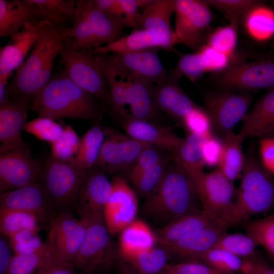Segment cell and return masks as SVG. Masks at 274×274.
<instances>
[{
  "instance_id": "10",
  "label": "cell",
  "mask_w": 274,
  "mask_h": 274,
  "mask_svg": "<svg viewBox=\"0 0 274 274\" xmlns=\"http://www.w3.org/2000/svg\"><path fill=\"white\" fill-rule=\"evenodd\" d=\"M195 185L202 210L230 227L234 225L233 182L218 167L211 172L204 173Z\"/></svg>"
},
{
  "instance_id": "14",
  "label": "cell",
  "mask_w": 274,
  "mask_h": 274,
  "mask_svg": "<svg viewBox=\"0 0 274 274\" xmlns=\"http://www.w3.org/2000/svg\"><path fill=\"white\" fill-rule=\"evenodd\" d=\"M104 128L105 139L95 165L107 174H113L132 165L142 152L151 146L126 133Z\"/></svg>"
},
{
  "instance_id": "9",
  "label": "cell",
  "mask_w": 274,
  "mask_h": 274,
  "mask_svg": "<svg viewBox=\"0 0 274 274\" xmlns=\"http://www.w3.org/2000/svg\"><path fill=\"white\" fill-rule=\"evenodd\" d=\"M81 218L87 222L86 234L71 263L82 274L108 272L116 264L118 249L109 232L104 217Z\"/></svg>"
},
{
  "instance_id": "56",
  "label": "cell",
  "mask_w": 274,
  "mask_h": 274,
  "mask_svg": "<svg viewBox=\"0 0 274 274\" xmlns=\"http://www.w3.org/2000/svg\"><path fill=\"white\" fill-rule=\"evenodd\" d=\"M242 274H274V268L256 254L243 260Z\"/></svg>"
},
{
  "instance_id": "12",
  "label": "cell",
  "mask_w": 274,
  "mask_h": 274,
  "mask_svg": "<svg viewBox=\"0 0 274 274\" xmlns=\"http://www.w3.org/2000/svg\"><path fill=\"white\" fill-rule=\"evenodd\" d=\"M45 243L54 258L72 263L79 251L86 234L87 222L76 218L72 212L56 214L51 221Z\"/></svg>"
},
{
  "instance_id": "24",
  "label": "cell",
  "mask_w": 274,
  "mask_h": 274,
  "mask_svg": "<svg viewBox=\"0 0 274 274\" xmlns=\"http://www.w3.org/2000/svg\"><path fill=\"white\" fill-rule=\"evenodd\" d=\"M123 127L129 136L170 153L179 146L183 139L178 136L170 126L129 116L124 119Z\"/></svg>"
},
{
  "instance_id": "39",
  "label": "cell",
  "mask_w": 274,
  "mask_h": 274,
  "mask_svg": "<svg viewBox=\"0 0 274 274\" xmlns=\"http://www.w3.org/2000/svg\"><path fill=\"white\" fill-rule=\"evenodd\" d=\"M54 259L46 245L42 250L30 254L13 256L7 274H35Z\"/></svg>"
},
{
  "instance_id": "36",
  "label": "cell",
  "mask_w": 274,
  "mask_h": 274,
  "mask_svg": "<svg viewBox=\"0 0 274 274\" xmlns=\"http://www.w3.org/2000/svg\"><path fill=\"white\" fill-rule=\"evenodd\" d=\"M40 224L33 214L17 210L0 209V230L1 234L9 237L26 229L39 232Z\"/></svg>"
},
{
  "instance_id": "26",
  "label": "cell",
  "mask_w": 274,
  "mask_h": 274,
  "mask_svg": "<svg viewBox=\"0 0 274 274\" xmlns=\"http://www.w3.org/2000/svg\"><path fill=\"white\" fill-rule=\"evenodd\" d=\"M274 131V87L270 88L245 115L238 134L247 138L267 137Z\"/></svg>"
},
{
  "instance_id": "49",
  "label": "cell",
  "mask_w": 274,
  "mask_h": 274,
  "mask_svg": "<svg viewBox=\"0 0 274 274\" xmlns=\"http://www.w3.org/2000/svg\"><path fill=\"white\" fill-rule=\"evenodd\" d=\"M168 152L153 146L144 149L131 165L129 173L131 182L169 155L170 153H167Z\"/></svg>"
},
{
  "instance_id": "34",
  "label": "cell",
  "mask_w": 274,
  "mask_h": 274,
  "mask_svg": "<svg viewBox=\"0 0 274 274\" xmlns=\"http://www.w3.org/2000/svg\"><path fill=\"white\" fill-rule=\"evenodd\" d=\"M223 141V151L218 168L231 182L242 172L245 156L242 145L244 139L233 130L226 133Z\"/></svg>"
},
{
  "instance_id": "35",
  "label": "cell",
  "mask_w": 274,
  "mask_h": 274,
  "mask_svg": "<svg viewBox=\"0 0 274 274\" xmlns=\"http://www.w3.org/2000/svg\"><path fill=\"white\" fill-rule=\"evenodd\" d=\"M105 136L104 128L95 125L81 138L79 150L73 160L80 169L86 170L95 165Z\"/></svg>"
},
{
  "instance_id": "61",
  "label": "cell",
  "mask_w": 274,
  "mask_h": 274,
  "mask_svg": "<svg viewBox=\"0 0 274 274\" xmlns=\"http://www.w3.org/2000/svg\"><path fill=\"white\" fill-rule=\"evenodd\" d=\"M8 79L0 78V105L9 102L11 97L8 92Z\"/></svg>"
},
{
  "instance_id": "40",
  "label": "cell",
  "mask_w": 274,
  "mask_h": 274,
  "mask_svg": "<svg viewBox=\"0 0 274 274\" xmlns=\"http://www.w3.org/2000/svg\"><path fill=\"white\" fill-rule=\"evenodd\" d=\"M245 228L246 233L253 238L257 245L263 247L274 259V214L262 218L249 220Z\"/></svg>"
},
{
  "instance_id": "3",
  "label": "cell",
  "mask_w": 274,
  "mask_h": 274,
  "mask_svg": "<svg viewBox=\"0 0 274 274\" xmlns=\"http://www.w3.org/2000/svg\"><path fill=\"white\" fill-rule=\"evenodd\" d=\"M199 203L194 182L172 159L158 187L145 198L142 210L149 219L165 226L199 211Z\"/></svg>"
},
{
  "instance_id": "54",
  "label": "cell",
  "mask_w": 274,
  "mask_h": 274,
  "mask_svg": "<svg viewBox=\"0 0 274 274\" xmlns=\"http://www.w3.org/2000/svg\"><path fill=\"white\" fill-rule=\"evenodd\" d=\"M154 0H119L123 10L126 27L138 28L136 18L139 9H145L151 5Z\"/></svg>"
},
{
  "instance_id": "11",
  "label": "cell",
  "mask_w": 274,
  "mask_h": 274,
  "mask_svg": "<svg viewBox=\"0 0 274 274\" xmlns=\"http://www.w3.org/2000/svg\"><path fill=\"white\" fill-rule=\"evenodd\" d=\"M207 1L173 0L175 32L178 44L196 52L204 44L207 30L212 19Z\"/></svg>"
},
{
  "instance_id": "13",
  "label": "cell",
  "mask_w": 274,
  "mask_h": 274,
  "mask_svg": "<svg viewBox=\"0 0 274 274\" xmlns=\"http://www.w3.org/2000/svg\"><path fill=\"white\" fill-rule=\"evenodd\" d=\"M158 49L106 54L107 64L118 75L156 84L168 75L158 54Z\"/></svg>"
},
{
  "instance_id": "46",
  "label": "cell",
  "mask_w": 274,
  "mask_h": 274,
  "mask_svg": "<svg viewBox=\"0 0 274 274\" xmlns=\"http://www.w3.org/2000/svg\"><path fill=\"white\" fill-rule=\"evenodd\" d=\"M210 6L213 7L228 19L230 24L238 26L247 13L259 4L254 0H207Z\"/></svg>"
},
{
  "instance_id": "47",
  "label": "cell",
  "mask_w": 274,
  "mask_h": 274,
  "mask_svg": "<svg viewBox=\"0 0 274 274\" xmlns=\"http://www.w3.org/2000/svg\"><path fill=\"white\" fill-rule=\"evenodd\" d=\"M24 130L38 140L51 144L61 136L63 127L51 119L38 117L27 122Z\"/></svg>"
},
{
  "instance_id": "4",
  "label": "cell",
  "mask_w": 274,
  "mask_h": 274,
  "mask_svg": "<svg viewBox=\"0 0 274 274\" xmlns=\"http://www.w3.org/2000/svg\"><path fill=\"white\" fill-rule=\"evenodd\" d=\"M173 13V0H154L138 16V28L111 44L91 51L109 54L147 49L174 50L178 42L170 25Z\"/></svg>"
},
{
  "instance_id": "16",
  "label": "cell",
  "mask_w": 274,
  "mask_h": 274,
  "mask_svg": "<svg viewBox=\"0 0 274 274\" xmlns=\"http://www.w3.org/2000/svg\"><path fill=\"white\" fill-rule=\"evenodd\" d=\"M252 96L230 92H208L204 95L206 111L213 126L223 136L247 114Z\"/></svg>"
},
{
  "instance_id": "42",
  "label": "cell",
  "mask_w": 274,
  "mask_h": 274,
  "mask_svg": "<svg viewBox=\"0 0 274 274\" xmlns=\"http://www.w3.org/2000/svg\"><path fill=\"white\" fill-rule=\"evenodd\" d=\"M172 159L170 154L132 181L136 194L145 199L150 195L160 184Z\"/></svg>"
},
{
  "instance_id": "53",
  "label": "cell",
  "mask_w": 274,
  "mask_h": 274,
  "mask_svg": "<svg viewBox=\"0 0 274 274\" xmlns=\"http://www.w3.org/2000/svg\"><path fill=\"white\" fill-rule=\"evenodd\" d=\"M163 270L170 274H228L199 261L167 263Z\"/></svg>"
},
{
  "instance_id": "29",
  "label": "cell",
  "mask_w": 274,
  "mask_h": 274,
  "mask_svg": "<svg viewBox=\"0 0 274 274\" xmlns=\"http://www.w3.org/2000/svg\"><path fill=\"white\" fill-rule=\"evenodd\" d=\"M32 0H0V36L11 37L35 18Z\"/></svg>"
},
{
  "instance_id": "51",
  "label": "cell",
  "mask_w": 274,
  "mask_h": 274,
  "mask_svg": "<svg viewBox=\"0 0 274 274\" xmlns=\"http://www.w3.org/2000/svg\"><path fill=\"white\" fill-rule=\"evenodd\" d=\"M182 123L189 133L207 137L212 135L210 117L206 110L198 106L184 117Z\"/></svg>"
},
{
  "instance_id": "2",
  "label": "cell",
  "mask_w": 274,
  "mask_h": 274,
  "mask_svg": "<svg viewBox=\"0 0 274 274\" xmlns=\"http://www.w3.org/2000/svg\"><path fill=\"white\" fill-rule=\"evenodd\" d=\"M63 43L62 29L47 22H39L35 44L9 84L8 92L12 98L31 102L52 76L54 60Z\"/></svg>"
},
{
  "instance_id": "5",
  "label": "cell",
  "mask_w": 274,
  "mask_h": 274,
  "mask_svg": "<svg viewBox=\"0 0 274 274\" xmlns=\"http://www.w3.org/2000/svg\"><path fill=\"white\" fill-rule=\"evenodd\" d=\"M235 194V225L274 208V179L252 147L245 156L241 182Z\"/></svg>"
},
{
  "instance_id": "8",
  "label": "cell",
  "mask_w": 274,
  "mask_h": 274,
  "mask_svg": "<svg viewBox=\"0 0 274 274\" xmlns=\"http://www.w3.org/2000/svg\"><path fill=\"white\" fill-rule=\"evenodd\" d=\"M86 170L50 156L42 167L39 181L56 215L77 208Z\"/></svg>"
},
{
  "instance_id": "17",
  "label": "cell",
  "mask_w": 274,
  "mask_h": 274,
  "mask_svg": "<svg viewBox=\"0 0 274 274\" xmlns=\"http://www.w3.org/2000/svg\"><path fill=\"white\" fill-rule=\"evenodd\" d=\"M111 182V193L104 208L103 217L112 236L135 219L138 202L136 193L124 179L115 176Z\"/></svg>"
},
{
  "instance_id": "7",
  "label": "cell",
  "mask_w": 274,
  "mask_h": 274,
  "mask_svg": "<svg viewBox=\"0 0 274 274\" xmlns=\"http://www.w3.org/2000/svg\"><path fill=\"white\" fill-rule=\"evenodd\" d=\"M124 26L105 14L95 0L76 1L72 26L67 28L75 47L93 50L111 44L124 37Z\"/></svg>"
},
{
  "instance_id": "58",
  "label": "cell",
  "mask_w": 274,
  "mask_h": 274,
  "mask_svg": "<svg viewBox=\"0 0 274 274\" xmlns=\"http://www.w3.org/2000/svg\"><path fill=\"white\" fill-rule=\"evenodd\" d=\"M97 7L107 16L121 23L125 27L124 18L119 0H95Z\"/></svg>"
},
{
  "instance_id": "44",
  "label": "cell",
  "mask_w": 274,
  "mask_h": 274,
  "mask_svg": "<svg viewBox=\"0 0 274 274\" xmlns=\"http://www.w3.org/2000/svg\"><path fill=\"white\" fill-rule=\"evenodd\" d=\"M198 261L228 274L241 271L243 264L241 258L224 250L215 248L206 252Z\"/></svg>"
},
{
  "instance_id": "63",
  "label": "cell",
  "mask_w": 274,
  "mask_h": 274,
  "mask_svg": "<svg viewBox=\"0 0 274 274\" xmlns=\"http://www.w3.org/2000/svg\"><path fill=\"white\" fill-rule=\"evenodd\" d=\"M157 274H170V273L166 272V271H165L164 270H162L161 271H160V272H159Z\"/></svg>"
},
{
  "instance_id": "43",
  "label": "cell",
  "mask_w": 274,
  "mask_h": 274,
  "mask_svg": "<svg viewBox=\"0 0 274 274\" xmlns=\"http://www.w3.org/2000/svg\"><path fill=\"white\" fill-rule=\"evenodd\" d=\"M80 140L74 128L65 125L61 136L50 144V157L60 161L73 160L79 150Z\"/></svg>"
},
{
  "instance_id": "6",
  "label": "cell",
  "mask_w": 274,
  "mask_h": 274,
  "mask_svg": "<svg viewBox=\"0 0 274 274\" xmlns=\"http://www.w3.org/2000/svg\"><path fill=\"white\" fill-rule=\"evenodd\" d=\"M67 29H62L63 43L59 54L63 70L78 86L111 108L106 79V54L77 49Z\"/></svg>"
},
{
  "instance_id": "37",
  "label": "cell",
  "mask_w": 274,
  "mask_h": 274,
  "mask_svg": "<svg viewBox=\"0 0 274 274\" xmlns=\"http://www.w3.org/2000/svg\"><path fill=\"white\" fill-rule=\"evenodd\" d=\"M247 32L256 40H263L274 34V14L258 4L243 19Z\"/></svg>"
},
{
  "instance_id": "23",
  "label": "cell",
  "mask_w": 274,
  "mask_h": 274,
  "mask_svg": "<svg viewBox=\"0 0 274 274\" xmlns=\"http://www.w3.org/2000/svg\"><path fill=\"white\" fill-rule=\"evenodd\" d=\"M39 22L35 18L28 22L0 49V78L8 79L25 59L37 40Z\"/></svg>"
},
{
  "instance_id": "1",
  "label": "cell",
  "mask_w": 274,
  "mask_h": 274,
  "mask_svg": "<svg viewBox=\"0 0 274 274\" xmlns=\"http://www.w3.org/2000/svg\"><path fill=\"white\" fill-rule=\"evenodd\" d=\"M98 100L80 88L63 70L52 75L34 96L31 109L39 117L95 120L100 116Z\"/></svg>"
},
{
  "instance_id": "15",
  "label": "cell",
  "mask_w": 274,
  "mask_h": 274,
  "mask_svg": "<svg viewBox=\"0 0 274 274\" xmlns=\"http://www.w3.org/2000/svg\"><path fill=\"white\" fill-rule=\"evenodd\" d=\"M42 167L32 157L26 144L1 153V193L38 181Z\"/></svg>"
},
{
  "instance_id": "22",
  "label": "cell",
  "mask_w": 274,
  "mask_h": 274,
  "mask_svg": "<svg viewBox=\"0 0 274 274\" xmlns=\"http://www.w3.org/2000/svg\"><path fill=\"white\" fill-rule=\"evenodd\" d=\"M180 79L171 72L164 80L153 86L152 96L158 111L182 122L184 117L197 105L180 87Z\"/></svg>"
},
{
  "instance_id": "60",
  "label": "cell",
  "mask_w": 274,
  "mask_h": 274,
  "mask_svg": "<svg viewBox=\"0 0 274 274\" xmlns=\"http://www.w3.org/2000/svg\"><path fill=\"white\" fill-rule=\"evenodd\" d=\"M10 244L1 234L0 237V274H7L13 256L11 255Z\"/></svg>"
},
{
  "instance_id": "21",
  "label": "cell",
  "mask_w": 274,
  "mask_h": 274,
  "mask_svg": "<svg viewBox=\"0 0 274 274\" xmlns=\"http://www.w3.org/2000/svg\"><path fill=\"white\" fill-rule=\"evenodd\" d=\"M31 101L11 98L0 105V153L25 145L22 131L26 123Z\"/></svg>"
},
{
  "instance_id": "48",
  "label": "cell",
  "mask_w": 274,
  "mask_h": 274,
  "mask_svg": "<svg viewBox=\"0 0 274 274\" xmlns=\"http://www.w3.org/2000/svg\"><path fill=\"white\" fill-rule=\"evenodd\" d=\"M38 231L26 229L9 237V243L15 255H27L39 252L46 247Z\"/></svg>"
},
{
  "instance_id": "41",
  "label": "cell",
  "mask_w": 274,
  "mask_h": 274,
  "mask_svg": "<svg viewBox=\"0 0 274 274\" xmlns=\"http://www.w3.org/2000/svg\"><path fill=\"white\" fill-rule=\"evenodd\" d=\"M257 244L248 234L228 233L223 235L213 248L224 250L239 258H249L255 254Z\"/></svg>"
},
{
  "instance_id": "19",
  "label": "cell",
  "mask_w": 274,
  "mask_h": 274,
  "mask_svg": "<svg viewBox=\"0 0 274 274\" xmlns=\"http://www.w3.org/2000/svg\"><path fill=\"white\" fill-rule=\"evenodd\" d=\"M0 209L17 210L35 215L40 225H49L56 215L39 181L0 195Z\"/></svg>"
},
{
  "instance_id": "55",
  "label": "cell",
  "mask_w": 274,
  "mask_h": 274,
  "mask_svg": "<svg viewBox=\"0 0 274 274\" xmlns=\"http://www.w3.org/2000/svg\"><path fill=\"white\" fill-rule=\"evenodd\" d=\"M223 151V142L212 135L207 137L202 145L205 165L214 166L220 163Z\"/></svg>"
},
{
  "instance_id": "59",
  "label": "cell",
  "mask_w": 274,
  "mask_h": 274,
  "mask_svg": "<svg viewBox=\"0 0 274 274\" xmlns=\"http://www.w3.org/2000/svg\"><path fill=\"white\" fill-rule=\"evenodd\" d=\"M35 274H82L69 262L53 259Z\"/></svg>"
},
{
  "instance_id": "27",
  "label": "cell",
  "mask_w": 274,
  "mask_h": 274,
  "mask_svg": "<svg viewBox=\"0 0 274 274\" xmlns=\"http://www.w3.org/2000/svg\"><path fill=\"white\" fill-rule=\"evenodd\" d=\"M220 223H224L209 216L202 210L190 213L158 229L155 233L157 243L165 247L184 236Z\"/></svg>"
},
{
  "instance_id": "18",
  "label": "cell",
  "mask_w": 274,
  "mask_h": 274,
  "mask_svg": "<svg viewBox=\"0 0 274 274\" xmlns=\"http://www.w3.org/2000/svg\"><path fill=\"white\" fill-rule=\"evenodd\" d=\"M217 83L223 87L255 90L274 87V62L258 61L230 65L220 73Z\"/></svg>"
},
{
  "instance_id": "57",
  "label": "cell",
  "mask_w": 274,
  "mask_h": 274,
  "mask_svg": "<svg viewBox=\"0 0 274 274\" xmlns=\"http://www.w3.org/2000/svg\"><path fill=\"white\" fill-rule=\"evenodd\" d=\"M259 151L262 163L274 174V138L264 137L260 142Z\"/></svg>"
},
{
  "instance_id": "64",
  "label": "cell",
  "mask_w": 274,
  "mask_h": 274,
  "mask_svg": "<svg viewBox=\"0 0 274 274\" xmlns=\"http://www.w3.org/2000/svg\"><path fill=\"white\" fill-rule=\"evenodd\" d=\"M267 137H271V138H274V131L273 132H272L270 134H269L268 136Z\"/></svg>"
},
{
  "instance_id": "25",
  "label": "cell",
  "mask_w": 274,
  "mask_h": 274,
  "mask_svg": "<svg viewBox=\"0 0 274 274\" xmlns=\"http://www.w3.org/2000/svg\"><path fill=\"white\" fill-rule=\"evenodd\" d=\"M228 225H214L185 236L163 247L170 255L189 261H198L200 256L213 248L217 241L227 232Z\"/></svg>"
},
{
  "instance_id": "50",
  "label": "cell",
  "mask_w": 274,
  "mask_h": 274,
  "mask_svg": "<svg viewBox=\"0 0 274 274\" xmlns=\"http://www.w3.org/2000/svg\"><path fill=\"white\" fill-rule=\"evenodd\" d=\"M172 72L179 78L184 76L192 81L207 73L197 52L181 54L175 69Z\"/></svg>"
},
{
  "instance_id": "62",
  "label": "cell",
  "mask_w": 274,
  "mask_h": 274,
  "mask_svg": "<svg viewBox=\"0 0 274 274\" xmlns=\"http://www.w3.org/2000/svg\"><path fill=\"white\" fill-rule=\"evenodd\" d=\"M116 263L118 265V270L120 274H136L123 264L117 262Z\"/></svg>"
},
{
  "instance_id": "32",
  "label": "cell",
  "mask_w": 274,
  "mask_h": 274,
  "mask_svg": "<svg viewBox=\"0 0 274 274\" xmlns=\"http://www.w3.org/2000/svg\"><path fill=\"white\" fill-rule=\"evenodd\" d=\"M36 5L35 18L39 22H47L59 29L70 28L76 10V1L32 0Z\"/></svg>"
},
{
  "instance_id": "28",
  "label": "cell",
  "mask_w": 274,
  "mask_h": 274,
  "mask_svg": "<svg viewBox=\"0 0 274 274\" xmlns=\"http://www.w3.org/2000/svg\"><path fill=\"white\" fill-rule=\"evenodd\" d=\"M207 138L189 133L179 146L170 153L173 160L185 171L195 184L204 173L203 167L205 163L202 153V145Z\"/></svg>"
},
{
  "instance_id": "31",
  "label": "cell",
  "mask_w": 274,
  "mask_h": 274,
  "mask_svg": "<svg viewBox=\"0 0 274 274\" xmlns=\"http://www.w3.org/2000/svg\"><path fill=\"white\" fill-rule=\"evenodd\" d=\"M120 76L125 79L128 85L129 116L135 119L152 121L159 112L152 96L154 85L142 80Z\"/></svg>"
},
{
  "instance_id": "52",
  "label": "cell",
  "mask_w": 274,
  "mask_h": 274,
  "mask_svg": "<svg viewBox=\"0 0 274 274\" xmlns=\"http://www.w3.org/2000/svg\"><path fill=\"white\" fill-rule=\"evenodd\" d=\"M196 52L200 56L207 72H222L231 64V58L204 44Z\"/></svg>"
},
{
  "instance_id": "38",
  "label": "cell",
  "mask_w": 274,
  "mask_h": 274,
  "mask_svg": "<svg viewBox=\"0 0 274 274\" xmlns=\"http://www.w3.org/2000/svg\"><path fill=\"white\" fill-rule=\"evenodd\" d=\"M106 79L111 99V109L119 117L129 116L125 110L128 103V88L126 80L118 75L107 63L106 64Z\"/></svg>"
},
{
  "instance_id": "33",
  "label": "cell",
  "mask_w": 274,
  "mask_h": 274,
  "mask_svg": "<svg viewBox=\"0 0 274 274\" xmlns=\"http://www.w3.org/2000/svg\"><path fill=\"white\" fill-rule=\"evenodd\" d=\"M169 255L163 247H154L135 255L118 256L116 262L123 264L136 274H157L167 264Z\"/></svg>"
},
{
  "instance_id": "30",
  "label": "cell",
  "mask_w": 274,
  "mask_h": 274,
  "mask_svg": "<svg viewBox=\"0 0 274 274\" xmlns=\"http://www.w3.org/2000/svg\"><path fill=\"white\" fill-rule=\"evenodd\" d=\"M118 256L135 255L149 250L157 243L155 233L145 222L135 219L121 232Z\"/></svg>"
},
{
  "instance_id": "45",
  "label": "cell",
  "mask_w": 274,
  "mask_h": 274,
  "mask_svg": "<svg viewBox=\"0 0 274 274\" xmlns=\"http://www.w3.org/2000/svg\"><path fill=\"white\" fill-rule=\"evenodd\" d=\"M237 29L238 26L230 23L219 27L207 36L204 44L232 58L236 46Z\"/></svg>"
},
{
  "instance_id": "20",
  "label": "cell",
  "mask_w": 274,
  "mask_h": 274,
  "mask_svg": "<svg viewBox=\"0 0 274 274\" xmlns=\"http://www.w3.org/2000/svg\"><path fill=\"white\" fill-rule=\"evenodd\" d=\"M111 190V182L101 168L95 165L86 169L76 208L80 218L103 216Z\"/></svg>"
}]
</instances>
